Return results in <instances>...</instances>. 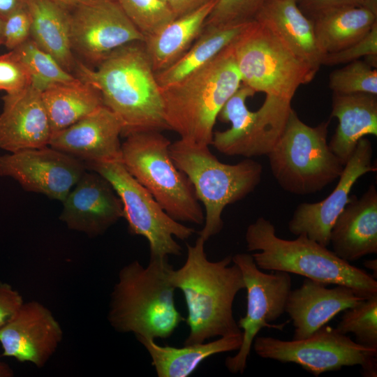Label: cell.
Here are the masks:
<instances>
[{"instance_id": "6da1fadb", "label": "cell", "mask_w": 377, "mask_h": 377, "mask_svg": "<svg viewBox=\"0 0 377 377\" xmlns=\"http://www.w3.org/2000/svg\"><path fill=\"white\" fill-rule=\"evenodd\" d=\"M74 71L76 77L100 92L103 105L119 119L121 136L168 129L161 87L144 42L115 50L96 69L77 59Z\"/></svg>"}, {"instance_id": "7a4b0ae2", "label": "cell", "mask_w": 377, "mask_h": 377, "mask_svg": "<svg viewBox=\"0 0 377 377\" xmlns=\"http://www.w3.org/2000/svg\"><path fill=\"white\" fill-rule=\"evenodd\" d=\"M199 236L186 244V258L177 269H170L172 286L182 291L186 305L185 320L189 332L184 344L202 343L216 337L242 334L233 315L237 293L245 289L239 267L228 256L218 261L207 258Z\"/></svg>"}, {"instance_id": "3957f363", "label": "cell", "mask_w": 377, "mask_h": 377, "mask_svg": "<svg viewBox=\"0 0 377 377\" xmlns=\"http://www.w3.org/2000/svg\"><path fill=\"white\" fill-rule=\"evenodd\" d=\"M172 268L168 258H150L145 267L134 260L119 270L108 314L116 331L154 340L174 333L185 318L175 305Z\"/></svg>"}, {"instance_id": "277c9868", "label": "cell", "mask_w": 377, "mask_h": 377, "mask_svg": "<svg viewBox=\"0 0 377 377\" xmlns=\"http://www.w3.org/2000/svg\"><path fill=\"white\" fill-rule=\"evenodd\" d=\"M241 84L230 45L202 68L160 87L168 129L183 140L211 145L218 115Z\"/></svg>"}, {"instance_id": "5b68a950", "label": "cell", "mask_w": 377, "mask_h": 377, "mask_svg": "<svg viewBox=\"0 0 377 377\" xmlns=\"http://www.w3.org/2000/svg\"><path fill=\"white\" fill-rule=\"evenodd\" d=\"M245 241L249 251H256L251 256L261 270L298 274L327 286H345L364 298L377 294V281L365 270L304 234L293 240L278 237L274 226L263 216L247 227Z\"/></svg>"}, {"instance_id": "8992f818", "label": "cell", "mask_w": 377, "mask_h": 377, "mask_svg": "<svg viewBox=\"0 0 377 377\" xmlns=\"http://www.w3.org/2000/svg\"><path fill=\"white\" fill-rule=\"evenodd\" d=\"M170 153L176 166L190 180L198 200L204 206V223L199 236L207 241L222 230L225 207L243 199L259 184L263 166L251 158L236 164L222 163L209 146L180 138L171 142Z\"/></svg>"}, {"instance_id": "52a82bcc", "label": "cell", "mask_w": 377, "mask_h": 377, "mask_svg": "<svg viewBox=\"0 0 377 377\" xmlns=\"http://www.w3.org/2000/svg\"><path fill=\"white\" fill-rule=\"evenodd\" d=\"M121 147V161L164 211L179 222L204 223V211L187 176L175 164L171 142L161 131L131 134Z\"/></svg>"}, {"instance_id": "ba28073f", "label": "cell", "mask_w": 377, "mask_h": 377, "mask_svg": "<svg viewBox=\"0 0 377 377\" xmlns=\"http://www.w3.org/2000/svg\"><path fill=\"white\" fill-rule=\"evenodd\" d=\"M330 123L310 126L291 110L281 135L267 154L272 175L283 189L309 195L339 179L344 165L327 143Z\"/></svg>"}, {"instance_id": "9c48e42d", "label": "cell", "mask_w": 377, "mask_h": 377, "mask_svg": "<svg viewBox=\"0 0 377 377\" xmlns=\"http://www.w3.org/2000/svg\"><path fill=\"white\" fill-rule=\"evenodd\" d=\"M232 47L242 83L256 93L291 102L297 89L312 81L317 73L255 20Z\"/></svg>"}, {"instance_id": "30bf717a", "label": "cell", "mask_w": 377, "mask_h": 377, "mask_svg": "<svg viewBox=\"0 0 377 377\" xmlns=\"http://www.w3.org/2000/svg\"><path fill=\"white\" fill-rule=\"evenodd\" d=\"M89 170L106 179L119 197L130 232L145 237L150 258L179 256L175 237L186 240L195 230L170 217L151 193L127 171L121 161L84 163Z\"/></svg>"}, {"instance_id": "8fae6325", "label": "cell", "mask_w": 377, "mask_h": 377, "mask_svg": "<svg viewBox=\"0 0 377 377\" xmlns=\"http://www.w3.org/2000/svg\"><path fill=\"white\" fill-rule=\"evenodd\" d=\"M252 346L262 358L297 364L315 376L355 365L361 367L363 376H377V348L360 345L326 325L300 340L257 336Z\"/></svg>"}, {"instance_id": "7c38bea8", "label": "cell", "mask_w": 377, "mask_h": 377, "mask_svg": "<svg viewBox=\"0 0 377 377\" xmlns=\"http://www.w3.org/2000/svg\"><path fill=\"white\" fill-rule=\"evenodd\" d=\"M255 94L242 83L221 110L217 119L230 123V127L214 131L211 145L220 153L246 158L264 156L279 140L293 109L291 102L266 96L260 108L251 111L246 100Z\"/></svg>"}, {"instance_id": "4fadbf2b", "label": "cell", "mask_w": 377, "mask_h": 377, "mask_svg": "<svg viewBox=\"0 0 377 377\" xmlns=\"http://www.w3.org/2000/svg\"><path fill=\"white\" fill-rule=\"evenodd\" d=\"M232 263L241 269L246 290V311L237 323L242 332V342L237 353L225 360L227 369L242 374L247 364L253 341L263 327L282 330L286 323L272 325L286 312L292 287L290 274L286 272H263L256 265L251 254L242 253L232 256Z\"/></svg>"}, {"instance_id": "5bb4252c", "label": "cell", "mask_w": 377, "mask_h": 377, "mask_svg": "<svg viewBox=\"0 0 377 377\" xmlns=\"http://www.w3.org/2000/svg\"><path fill=\"white\" fill-rule=\"evenodd\" d=\"M68 10L73 52L89 63L98 65L115 50L145 40L117 0H84Z\"/></svg>"}, {"instance_id": "9a60e30c", "label": "cell", "mask_w": 377, "mask_h": 377, "mask_svg": "<svg viewBox=\"0 0 377 377\" xmlns=\"http://www.w3.org/2000/svg\"><path fill=\"white\" fill-rule=\"evenodd\" d=\"M84 163L51 147L0 156V175L17 181L27 191L63 202L86 170Z\"/></svg>"}, {"instance_id": "2e32d148", "label": "cell", "mask_w": 377, "mask_h": 377, "mask_svg": "<svg viewBox=\"0 0 377 377\" xmlns=\"http://www.w3.org/2000/svg\"><path fill=\"white\" fill-rule=\"evenodd\" d=\"M372 155L371 142L361 138L332 193L320 202L300 204L288 222L289 231L297 236L304 234L327 246L332 228L348 202L353 185L364 175L376 171V167L372 165Z\"/></svg>"}, {"instance_id": "e0dca14e", "label": "cell", "mask_w": 377, "mask_h": 377, "mask_svg": "<svg viewBox=\"0 0 377 377\" xmlns=\"http://www.w3.org/2000/svg\"><path fill=\"white\" fill-rule=\"evenodd\" d=\"M63 338L52 313L37 301L22 304L14 316L0 328V357H13L43 367Z\"/></svg>"}, {"instance_id": "ac0fdd59", "label": "cell", "mask_w": 377, "mask_h": 377, "mask_svg": "<svg viewBox=\"0 0 377 377\" xmlns=\"http://www.w3.org/2000/svg\"><path fill=\"white\" fill-rule=\"evenodd\" d=\"M86 170L62 202L59 219L89 237L103 235L124 216L121 201L110 182Z\"/></svg>"}, {"instance_id": "d6986e66", "label": "cell", "mask_w": 377, "mask_h": 377, "mask_svg": "<svg viewBox=\"0 0 377 377\" xmlns=\"http://www.w3.org/2000/svg\"><path fill=\"white\" fill-rule=\"evenodd\" d=\"M123 126L105 105L75 124L52 133L49 146L84 163L121 161Z\"/></svg>"}, {"instance_id": "ffe728a7", "label": "cell", "mask_w": 377, "mask_h": 377, "mask_svg": "<svg viewBox=\"0 0 377 377\" xmlns=\"http://www.w3.org/2000/svg\"><path fill=\"white\" fill-rule=\"evenodd\" d=\"M2 101L1 149L13 153L49 146L52 129L40 91L30 84Z\"/></svg>"}, {"instance_id": "44dd1931", "label": "cell", "mask_w": 377, "mask_h": 377, "mask_svg": "<svg viewBox=\"0 0 377 377\" xmlns=\"http://www.w3.org/2000/svg\"><path fill=\"white\" fill-rule=\"evenodd\" d=\"M327 286L306 278L300 287L290 291L286 312L293 321V340L307 338L339 313L365 299L345 286Z\"/></svg>"}, {"instance_id": "7402d4cb", "label": "cell", "mask_w": 377, "mask_h": 377, "mask_svg": "<svg viewBox=\"0 0 377 377\" xmlns=\"http://www.w3.org/2000/svg\"><path fill=\"white\" fill-rule=\"evenodd\" d=\"M332 251L347 262L377 253V191L374 184L348 202L334 223L330 237Z\"/></svg>"}, {"instance_id": "603a6c76", "label": "cell", "mask_w": 377, "mask_h": 377, "mask_svg": "<svg viewBox=\"0 0 377 377\" xmlns=\"http://www.w3.org/2000/svg\"><path fill=\"white\" fill-rule=\"evenodd\" d=\"M254 20L271 31L295 57L318 71L323 55L313 22L295 0H265Z\"/></svg>"}, {"instance_id": "cb8c5ba5", "label": "cell", "mask_w": 377, "mask_h": 377, "mask_svg": "<svg viewBox=\"0 0 377 377\" xmlns=\"http://www.w3.org/2000/svg\"><path fill=\"white\" fill-rule=\"evenodd\" d=\"M332 107L339 124L329 147L345 165L361 138L377 135V95L333 94Z\"/></svg>"}, {"instance_id": "d4e9b609", "label": "cell", "mask_w": 377, "mask_h": 377, "mask_svg": "<svg viewBox=\"0 0 377 377\" xmlns=\"http://www.w3.org/2000/svg\"><path fill=\"white\" fill-rule=\"evenodd\" d=\"M31 16L30 38L66 71L75 70L69 10L54 0H27Z\"/></svg>"}, {"instance_id": "484cf974", "label": "cell", "mask_w": 377, "mask_h": 377, "mask_svg": "<svg viewBox=\"0 0 377 377\" xmlns=\"http://www.w3.org/2000/svg\"><path fill=\"white\" fill-rule=\"evenodd\" d=\"M151 360V365L158 377H187L209 357L237 350L242 342V334L221 337L212 341L187 344L181 348L161 346L154 339L137 337Z\"/></svg>"}, {"instance_id": "4316f807", "label": "cell", "mask_w": 377, "mask_h": 377, "mask_svg": "<svg viewBox=\"0 0 377 377\" xmlns=\"http://www.w3.org/2000/svg\"><path fill=\"white\" fill-rule=\"evenodd\" d=\"M217 1L209 0L145 38V47L155 73L168 68L186 53L202 31Z\"/></svg>"}, {"instance_id": "83f0119b", "label": "cell", "mask_w": 377, "mask_h": 377, "mask_svg": "<svg viewBox=\"0 0 377 377\" xmlns=\"http://www.w3.org/2000/svg\"><path fill=\"white\" fill-rule=\"evenodd\" d=\"M311 19L318 46L323 57L357 42L377 22V16L363 6L330 9Z\"/></svg>"}, {"instance_id": "f1b7e54d", "label": "cell", "mask_w": 377, "mask_h": 377, "mask_svg": "<svg viewBox=\"0 0 377 377\" xmlns=\"http://www.w3.org/2000/svg\"><path fill=\"white\" fill-rule=\"evenodd\" d=\"M251 22L205 26L200 36L181 58L168 68L155 73L159 86L163 87L177 82L212 61L239 37Z\"/></svg>"}, {"instance_id": "f546056e", "label": "cell", "mask_w": 377, "mask_h": 377, "mask_svg": "<svg viewBox=\"0 0 377 377\" xmlns=\"http://www.w3.org/2000/svg\"><path fill=\"white\" fill-rule=\"evenodd\" d=\"M52 133L65 128L103 105L100 92L77 78L42 91Z\"/></svg>"}, {"instance_id": "4dcf8cb0", "label": "cell", "mask_w": 377, "mask_h": 377, "mask_svg": "<svg viewBox=\"0 0 377 377\" xmlns=\"http://www.w3.org/2000/svg\"><path fill=\"white\" fill-rule=\"evenodd\" d=\"M10 51L28 70L31 84L41 92L54 84L77 80V77L65 71L30 38Z\"/></svg>"}, {"instance_id": "1f68e13d", "label": "cell", "mask_w": 377, "mask_h": 377, "mask_svg": "<svg viewBox=\"0 0 377 377\" xmlns=\"http://www.w3.org/2000/svg\"><path fill=\"white\" fill-rule=\"evenodd\" d=\"M336 329L343 334L353 333L360 345L377 348V294L344 310Z\"/></svg>"}, {"instance_id": "d6a6232c", "label": "cell", "mask_w": 377, "mask_h": 377, "mask_svg": "<svg viewBox=\"0 0 377 377\" xmlns=\"http://www.w3.org/2000/svg\"><path fill=\"white\" fill-rule=\"evenodd\" d=\"M329 76V87L333 94L366 93L377 95V71L360 59L346 64Z\"/></svg>"}, {"instance_id": "836d02e7", "label": "cell", "mask_w": 377, "mask_h": 377, "mask_svg": "<svg viewBox=\"0 0 377 377\" xmlns=\"http://www.w3.org/2000/svg\"><path fill=\"white\" fill-rule=\"evenodd\" d=\"M117 1L145 38L157 33L176 18L161 0Z\"/></svg>"}, {"instance_id": "e575fe53", "label": "cell", "mask_w": 377, "mask_h": 377, "mask_svg": "<svg viewBox=\"0 0 377 377\" xmlns=\"http://www.w3.org/2000/svg\"><path fill=\"white\" fill-rule=\"evenodd\" d=\"M265 0H218L205 26L230 25L254 20Z\"/></svg>"}, {"instance_id": "d590c367", "label": "cell", "mask_w": 377, "mask_h": 377, "mask_svg": "<svg viewBox=\"0 0 377 377\" xmlns=\"http://www.w3.org/2000/svg\"><path fill=\"white\" fill-rule=\"evenodd\" d=\"M30 84L28 70L11 51L0 55V91L17 92Z\"/></svg>"}, {"instance_id": "8d00e7d4", "label": "cell", "mask_w": 377, "mask_h": 377, "mask_svg": "<svg viewBox=\"0 0 377 377\" xmlns=\"http://www.w3.org/2000/svg\"><path fill=\"white\" fill-rule=\"evenodd\" d=\"M376 55H377V22L369 33L357 42L342 50L324 55L322 65L348 64L362 57Z\"/></svg>"}, {"instance_id": "74e56055", "label": "cell", "mask_w": 377, "mask_h": 377, "mask_svg": "<svg viewBox=\"0 0 377 377\" xmlns=\"http://www.w3.org/2000/svg\"><path fill=\"white\" fill-rule=\"evenodd\" d=\"M31 16L26 6L11 13L4 20L3 45L10 51L30 38Z\"/></svg>"}, {"instance_id": "f35d334b", "label": "cell", "mask_w": 377, "mask_h": 377, "mask_svg": "<svg viewBox=\"0 0 377 377\" xmlns=\"http://www.w3.org/2000/svg\"><path fill=\"white\" fill-rule=\"evenodd\" d=\"M23 303L18 291L10 284L0 281V328L14 316Z\"/></svg>"}, {"instance_id": "ab89813d", "label": "cell", "mask_w": 377, "mask_h": 377, "mask_svg": "<svg viewBox=\"0 0 377 377\" xmlns=\"http://www.w3.org/2000/svg\"><path fill=\"white\" fill-rule=\"evenodd\" d=\"M363 2L364 0H303L298 6L306 16L311 18L330 9L363 6Z\"/></svg>"}, {"instance_id": "60d3db41", "label": "cell", "mask_w": 377, "mask_h": 377, "mask_svg": "<svg viewBox=\"0 0 377 377\" xmlns=\"http://www.w3.org/2000/svg\"><path fill=\"white\" fill-rule=\"evenodd\" d=\"M209 1V0H166V4L177 18L198 9Z\"/></svg>"}, {"instance_id": "b9f144b4", "label": "cell", "mask_w": 377, "mask_h": 377, "mask_svg": "<svg viewBox=\"0 0 377 377\" xmlns=\"http://www.w3.org/2000/svg\"><path fill=\"white\" fill-rule=\"evenodd\" d=\"M27 0H0V17L5 20L11 13L26 6Z\"/></svg>"}, {"instance_id": "7bdbcfd3", "label": "cell", "mask_w": 377, "mask_h": 377, "mask_svg": "<svg viewBox=\"0 0 377 377\" xmlns=\"http://www.w3.org/2000/svg\"><path fill=\"white\" fill-rule=\"evenodd\" d=\"M14 373L11 367L5 362H0V377H12Z\"/></svg>"}, {"instance_id": "ee69618b", "label": "cell", "mask_w": 377, "mask_h": 377, "mask_svg": "<svg viewBox=\"0 0 377 377\" xmlns=\"http://www.w3.org/2000/svg\"><path fill=\"white\" fill-rule=\"evenodd\" d=\"M364 267L371 269L373 272L371 275L375 279H377V260L376 259L367 260L364 263Z\"/></svg>"}, {"instance_id": "f6af8a7d", "label": "cell", "mask_w": 377, "mask_h": 377, "mask_svg": "<svg viewBox=\"0 0 377 377\" xmlns=\"http://www.w3.org/2000/svg\"><path fill=\"white\" fill-rule=\"evenodd\" d=\"M64 8L70 10L84 0H54Z\"/></svg>"}, {"instance_id": "bcb514c9", "label": "cell", "mask_w": 377, "mask_h": 377, "mask_svg": "<svg viewBox=\"0 0 377 377\" xmlns=\"http://www.w3.org/2000/svg\"><path fill=\"white\" fill-rule=\"evenodd\" d=\"M363 7L377 16V0H364Z\"/></svg>"}, {"instance_id": "7dc6e473", "label": "cell", "mask_w": 377, "mask_h": 377, "mask_svg": "<svg viewBox=\"0 0 377 377\" xmlns=\"http://www.w3.org/2000/svg\"><path fill=\"white\" fill-rule=\"evenodd\" d=\"M3 27L4 20L0 17V45H3L4 43Z\"/></svg>"}, {"instance_id": "c3c4849f", "label": "cell", "mask_w": 377, "mask_h": 377, "mask_svg": "<svg viewBox=\"0 0 377 377\" xmlns=\"http://www.w3.org/2000/svg\"><path fill=\"white\" fill-rule=\"evenodd\" d=\"M295 1H297V3H299L300 2H301L303 0H295Z\"/></svg>"}, {"instance_id": "681fc988", "label": "cell", "mask_w": 377, "mask_h": 377, "mask_svg": "<svg viewBox=\"0 0 377 377\" xmlns=\"http://www.w3.org/2000/svg\"><path fill=\"white\" fill-rule=\"evenodd\" d=\"M161 1L166 3V0H161Z\"/></svg>"}]
</instances>
